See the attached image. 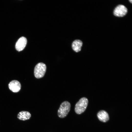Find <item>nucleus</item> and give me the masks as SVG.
<instances>
[{"label": "nucleus", "mask_w": 132, "mask_h": 132, "mask_svg": "<svg viewBox=\"0 0 132 132\" xmlns=\"http://www.w3.org/2000/svg\"><path fill=\"white\" fill-rule=\"evenodd\" d=\"M31 116V114L29 112L22 111L18 114L17 118L20 120L24 121L30 119Z\"/></svg>", "instance_id": "1a4fd4ad"}, {"label": "nucleus", "mask_w": 132, "mask_h": 132, "mask_svg": "<svg viewBox=\"0 0 132 132\" xmlns=\"http://www.w3.org/2000/svg\"><path fill=\"white\" fill-rule=\"evenodd\" d=\"M21 84L20 82L16 80H13L10 82L9 84V89L12 92H19L21 88Z\"/></svg>", "instance_id": "423d86ee"}, {"label": "nucleus", "mask_w": 132, "mask_h": 132, "mask_svg": "<svg viewBox=\"0 0 132 132\" xmlns=\"http://www.w3.org/2000/svg\"><path fill=\"white\" fill-rule=\"evenodd\" d=\"M127 12V8L124 5H119L113 11L114 15L117 17H123Z\"/></svg>", "instance_id": "20e7f679"}, {"label": "nucleus", "mask_w": 132, "mask_h": 132, "mask_svg": "<svg viewBox=\"0 0 132 132\" xmlns=\"http://www.w3.org/2000/svg\"><path fill=\"white\" fill-rule=\"evenodd\" d=\"M129 1L131 2V3H132V0H129Z\"/></svg>", "instance_id": "9d476101"}, {"label": "nucleus", "mask_w": 132, "mask_h": 132, "mask_svg": "<svg viewBox=\"0 0 132 132\" xmlns=\"http://www.w3.org/2000/svg\"><path fill=\"white\" fill-rule=\"evenodd\" d=\"M27 43V40L26 38L22 37L17 41L15 46L16 49L18 51L23 49L25 47Z\"/></svg>", "instance_id": "39448f33"}, {"label": "nucleus", "mask_w": 132, "mask_h": 132, "mask_svg": "<svg viewBox=\"0 0 132 132\" xmlns=\"http://www.w3.org/2000/svg\"><path fill=\"white\" fill-rule=\"evenodd\" d=\"M70 104L68 102L66 101L62 102L58 111V116L61 118L66 117L70 110Z\"/></svg>", "instance_id": "f03ea898"}, {"label": "nucleus", "mask_w": 132, "mask_h": 132, "mask_svg": "<svg viewBox=\"0 0 132 132\" xmlns=\"http://www.w3.org/2000/svg\"><path fill=\"white\" fill-rule=\"evenodd\" d=\"M97 116L99 120L103 122H106L109 120L108 113L104 110L99 111L97 113Z\"/></svg>", "instance_id": "0eeeda50"}, {"label": "nucleus", "mask_w": 132, "mask_h": 132, "mask_svg": "<svg viewBox=\"0 0 132 132\" xmlns=\"http://www.w3.org/2000/svg\"><path fill=\"white\" fill-rule=\"evenodd\" d=\"M88 102V100L86 98H81L75 105V112L78 114H80L84 112L87 108Z\"/></svg>", "instance_id": "f257e3e1"}, {"label": "nucleus", "mask_w": 132, "mask_h": 132, "mask_svg": "<svg viewBox=\"0 0 132 132\" xmlns=\"http://www.w3.org/2000/svg\"><path fill=\"white\" fill-rule=\"evenodd\" d=\"M82 41L79 40L74 41L72 44V47L73 50L75 52H78L81 50L82 45Z\"/></svg>", "instance_id": "6e6552de"}, {"label": "nucleus", "mask_w": 132, "mask_h": 132, "mask_svg": "<svg viewBox=\"0 0 132 132\" xmlns=\"http://www.w3.org/2000/svg\"><path fill=\"white\" fill-rule=\"evenodd\" d=\"M46 70V66L44 63L40 62L35 66L34 69V74L37 78L42 77L44 76Z\"/></svg>", "instance_id": "7ed1b4c3"}]
</instances>
